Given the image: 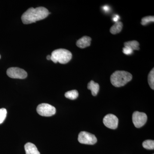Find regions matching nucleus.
I'll list each match as a JSON object with an SVG mask.
<instances>
[{
	"instance_id": "nucleus-7",
	"label": "nucleus",
	"mask_w": 154,
	"mask_h": 154,
	"mask_svg": "<svg viewBox=\"0 0 154 154\" xmlns=\"http://www.w3.org/2000/svg\"><path fill=\"white\" fill-rule=\"evenodd\" d=\"M7 75L12 79H25L27 77V72L18 67H11L8 69Z\"/></svg>"
},
{
	"instance_id": "nucleus-16",
	"label": "nucleus",
	"mask_w": 154,
	"mask_h": 154,
	"mask_svg": "<svg viewBox=\"0 0 154 154\" xmlns=\"http://www.w3.org/2000/svg\"><path fill=\"white\" fill-rule=\"evenodd\" d=\"M143 146L147 149L153 150L154 149V141L148 140L143 142Z\"/></svg>"
},
{
	"instance_id": "nucleus-13",
	"label": "nucleus",
	"mask_w": 154,
	"mask_h": 154,
	"mask_svg": "<svg viewBox=\"0 0 154 154\" xmlns=\"http://www.w3.org/2000/svg\"><path fill=\"white\" fill-rule=\"evenodd\" d=\"M124 47L129 48L134 50H139V43L135 40L127 42L124 43Z\"/></svg>"
},
{
	"instance_id": "nucleus-8",
	"label": "nucleus",
	"mask_w": 154,
	"mask_h": 154,
	"mask_svg": "<svg viewBox=\"0 0 154 154\" xmlns=\"http://www.w3.org/2000/svg\"><path fill=\"white\" fill-rule=\"evenodd\" d=\"M118 118L112 114H107L103 119L104 125L110 129H116L118 127Z\"/></svg>"
},
{
	"instance_id": "nucleus-2",
	"label": "nucleus",
	"mask_w": 154,
	"mask_h": 154,
	"mask_svg": "<svg viewBox=\"0 0 154 154\" xmlns=\"http://www.w3.org/2000/svg\"><path fill=\"white\" fill-rule=\"evenodd\" d=\"M132 79L130 73L125 71H116L110 76V82L114 87L119 88L125 85Z\"/></svg>"
},
{
	"instance_id": "nucleus-14",
	"label": "nucleus",
	"mask_w": 154,
	"mask_h": 154,
	"mask_svg": "<svg viewBox=\"0 0 154 154\" xmlns=\"http://www.w3.org/2000/svg\"><path fill=\"white\" fill-rule=\"evenodd\" d=\"M65 96L67 99L74 100L76 99L79 96V93L76 90H72L67 92L65 94Z\"/></svg>"
},
{
	"instance_id": "nucleus-4",
	"label": "nucleus",
	"mask_w": 154,
	"mask_h": 154,
	"mask_svg": "<svg viewBox=\"0 0 154 154\" xmlns=\"http://www.w3.org/2000/svg\"><path fill=\"white\" fill-rule=\"evenodd\" d=\"M36 111L38 114L43 116H51L55 114V107L49 104L42 103L37 106Z\"/></svg>"
},
{
	"instance_id": "nucleus-11",
	"label": "nucleus",
	"mask_w": 154,
	"mask_h": 154,
	"mask_svg": "<svg viewBox=\"0 0 154 154\" xmlns=\"http://www.w3.org/2000/svg\"><path fill=\"white\" fill-rule=\"evenodd\" d=\"M88 89L91 90L93 96H96L99 91V85L98 83L95 82L94 81H91L88 84Z\"/></svg>"
},
{
	"instance_id": "nucleus-19",
	"label": "nucleus",
	"mask_w": 154,
	"mask_h": 154,
	"mask_svg": "<svg viewBox=\"0 0 154 154\" xmlns=\"http://www.w3.org/2000/svg\"><path fill=\"white\" fill-rule=\"evenodd\" d=\"M123 53L126 55H130L132 54L133 52V51L129 48L127 47H124L123 48V50H122Z\"/></svg>"
},
{
	"instance_id": "nucleus-12",
	"label": "nucleus",
	"mask_w": 154,
	"mask_h": 154,
	"mask_svg": "<svg viewBox=\"0 0 154 154\" xmlns=\"http://www.w3.org/2000/svg\"><path fill=\"white\" fill-rule=\"evenodd\" d=\"M122 26L123 25L122 22L119 21L116 22L115 24L110 28V33L113 34H116L120 33L122 30Z\"/></svg>"
},
{
	"instance_id": "nucleus-1",
	"label": "nucleus",
	"mask_w": 154,
	"mask_h": 154,
	"mask_svg": "<svg viewBox=\"0 0 154 154\" xmlns=\"http://www.w3.org/2000/svg\"><path fill=\"white\" fill-rule=\"evenodd\" d=\"M50 14L48 10L44 7L30 8L23 14L21 19L22 22L27 25L45 19Z\"/></svg>"
},
{
	"instance_id": "nucleus-5",
	"label": "nucleus",
	"mask_w": 154,
	"mask_h": 154,
	"mask_svg": "<svg viewBox=\"0 0 154 154\" xmlns=\"http://www.w3.org/2000/svg\"><path fill=\"white\" fill-rule=\"evenodd\" d=\"M78 140L81 143L88 145L95 144L97 141V138L94 135L86 131L80 133Z\"/></svg>"
},
{
	"instance_id": "nucleus-15",
	"label": "nucleus",
	"mask_w": 154,
	"mask_h": 154,
	"mask_svg": "<svg viewBox=\"0 0 154 154\" xmlns=\"http://www.w3.org/2000/svg\"><path fill=\"white\" fill-rule=\"evenodd\" d=\"M149 85L153 90H154V69L150 72L148 77Z\"/></svg>"
},
{
	"instance_id": "nucleus-17",
	"label": "nucleus",
	"mask_w": 154,
	"mask_h": 154,
	"mask_svg": "<svg viewBox=\"0 0 154 154\" xmlns=\"http://www.w3.org/2000/svg\"><path fill=\"white\" fill-rule=\"evenodd\" d=\"M154 17L153 16H148L144 17L142 19L141 24L143 25H148L150 22H154Z\"/></svg>"
},
{
	"instance_id": "nucleus-9",
	"label": "nucleus",
	"mask_w": 154,
	"mask_h": 154,
	"mask_svg": "<svg viewBox=\"0 0 154 154\" xmlns=\"http://www.w3.org/2000/svg\"><path fill=\"white\" fill-rule=\"evenodd\" d=\"M91 38L88 36H84L77 41L76 45L81 48L89 47L91 44Z\"/></svg>"
},
{
	"instance_id": "nucleus-21",
	"label": "nucleus",
	"mask_w": 154,
	"mask_h": 154,
	"mask_svg": "<svg viewBox=\"0 0 154 154\" xmlns=\"http://www.w3.org/2000/svg\"><path fill=\"white\" fill-rule=\"evenodd\" d=\"M51 55H48L47 56V59L48 60H51Z\"/></svg>"
},
{
	"instance_id": "nucleus-3",
	"label": "nucleus",
	"mask_w": 154,
	"mask_h": 154,
	"mask_svg": "<svg viewBox=\"0 0 154 154\" xmlns=\"http://www.w3.org/2000/svg\"><path fill=\"white\" fill-rule=\"evenodd\" d=\"M51 60L56 63H68L71 60L72 54L70 51L65 49H58L54 51L51 55Z\"/></svg>"
},
{
	"instance_id": "nucleus-20",
	"label": "nucleus",
	"mask_w": 154,
	"mask_h": 154,
	"mask_svg": "<svg viewBox=\"0 0 154 154\" xmlns=\"http://www.w3.org/2000/svg\"><path fill=\"white\" fill-rule=\"evenodd\" d=\"M118 19H119V16H118V15H117V16H115V17H113V21H114V22H118Z\"/></svg>"
},
{
	"instance_id": "nucleus-22",
	"label": "nucleus",
	"mask_w": 154,
	"mask_h": 154,
	"mask_svg": "<svg viewBox=\"0 0 154 154\" xmlns=\"http://www.w3.org/2000/svg\"><path fill=\"white\" fill-rule=\"evenodd\" d=\"M1 55H0V59H1Z\"/></svg>"
},
{
	"instance_id": "nucleus-18",
	"label": "nucleus",
	"mask_w": 154,
	"mask_h": 154,
	"mask_svg": "<svg viewBox=\"0 0 154 154\" xmlns=\"http://www.w3.org/2000/svg\"><path fill=\"white\" fill-rule=\"evenodd\" d=\"M7 114V110L5 108L0 109V124L2 123L6 118Z\"/></svg>"
},
{
	"instance_id": "nucleus-6",
	"label": "nucleus",
	"mask_w": 154,
	"mask_h": 154,
	"mask_svg": "<svg viewBox=\"0 0 154 154\" xmlns=\"http://www.w3.org/2000/svg\"><path fill=\"white\" fill-rule=\"evenodd\" d=\"M147 116L145 113L135 111L132 115V121L135 127L140 128L146 124Z\"/></svg>"
},
{
	"instance_id": "nucleus-10",
	"label": "nucleus",
	"mask_w": 154,
	"mask_h": 154,
	"mask_svg": "<svg viewBox=\"0 0 154 154\" xmlns=\"http://www.w3.org/2000/svg\"><path fill=\"white\" fill-rule=\"evenodd\" d=\"M26 154H40L36 146L31 143H27L25 145Z\"/></svg>"
}]
</instances>
